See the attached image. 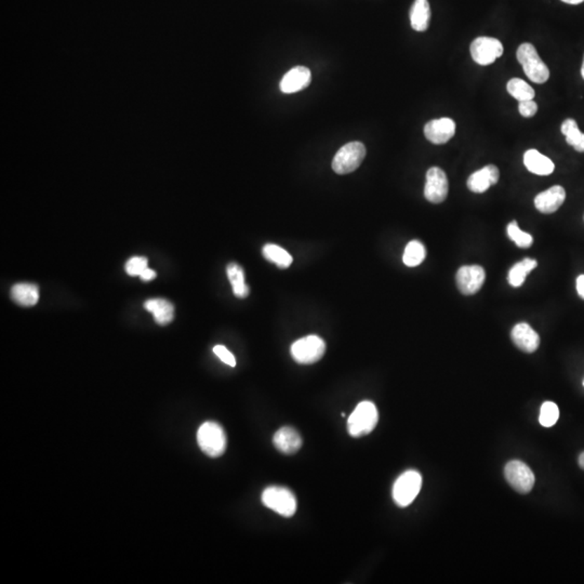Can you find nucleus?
I'll list each match as a JSON object with an SVG mask.
<instances>
[{
    "instance_id": "obj_2",
    "label": "nucleus",
    "mask_w": 584,
    "mask_h": 584,
    "mask_svg": "<svg viewBox=\"0 0 584 584\" xmlns=\"http://www.w3.org/2000/svg\"><path fill=\"white\" fill-rule=\"evenodd\" d=\"M197 442L201 451L211 458L222 456L226 449V435L222 426L217 422L201 424L197 432Z\"/></svg>"
},
{
    "instance_id": "obj_9",
    "label": "nucleus",
    "mask_w": 584,
    "mask_h": 584,
    "mask_svg": "<svg viewBox=\"0 0 584 584\" xmlns=\"http://www.w3.org/2000/svg\"><path fill=\"white\" fill-rule=\"evenodd\" d=\"M472 59L480 65L492 64L503 53L501 41L492 37H478L470 47Z\"/></svg>"
},
{
    "instance_id": "obj_29",
    "label": "nucleus",
    "mask_w": 584,
    "mask_h": 584,
    "mask_svg": "<svg viewBox=\"0 0 584 584\" xmlns=\"http://www.w3.org/2000/svg\"><path fill=\"white\" fill-rule=\"evenodd\" d=\"M559 418V410L557 405L552 402H544L540 412L539 421L542 426L551 428L557 422Z\"/></svg>"
},
{
    "instance_id": "obj_35",
    "label": "nucleus",
    "mask_w": 584,
    "mask_h": 584,
    "mask_svg": "<svg viewBox=\"0 0 584 584\" xmlns=\"http://www.w3.org/2000/svg\"><path fill=\"white\" fill-rule=\"evenodd\" d=\"M562 1L569 5H578V4L583 3L584 0H562Z\"/></svg>"
},
{
    "instance_id": "obj_16",
    "label": "nucleus",
    "mask_w": 584,
    "mask_h": 584,
    "mask_svg": "<svg viewBox=\"0 0 584 584\" xmlns=\"http://www.w3.org/2000/svg\"><path fill=\"white\" fill-rule=\"evenodd\" d=\"M499 177V169L494 165H488L470 175L468 180V189L477 194L486 192L490 186L497 184Z\"/></svg>"
},
{
    "instance_id": "obj_12",
    "label": "nucleus",
    "mask_w": 584,
    "mask_h": 584,
    "mask_svg": "<svg viewBox=\"0 0 584 584\" xmlns=\"http://www.w3.org/2000/svg\"><path fill=\"white\" fill-rule=\"evenodd\" d=\"M456 133V123L451 118L433 119L424 127V135L433 144H445Z\"/></svg>"
},
{
    "instance_id": "obj_31",
    "label": "nucleus",
    "mask_w": 584,
    "mask_h": 584,
    "mask_svg": "<svg viewBox=\"0 0 584 584\" xmlns=\"http://www.w3.org/2000/svg\"><path fill=\"white\" fill-rule=\"evenodd\" d=\"M213 353H215L224 364L229 365L231 367L236 366V360H235L234 355L227 350L224 346H215L213 348Z\"/></svg>"
},
{
    "instance_id": "obj_6",
    "label": "nucleus",
    "mask_w": 584,
    "mask_h": 584,
    "mask_svg": "<svg viewBox=\"0 0 584 584\" xmlns=\"http://www.w3.org/2000/svg\"><path fill=\"white\" fill-rule=\"evenodd\" d=\"M421 487V474L414 470L405 472L393 486V499L400 508H406L414 502Z\"/></svg>"
},
{
    "instance_id": "obj_19",
    "label": "nucleus",
    "mask_w": 584,
    "mask_h": 584,
    "mask_svg": "<svg viewBox=\"0 0 584 584\" xmlns=\"http://www.w3.org/2000/svg\"><path fill=\"white\" fill-rule=\"evenodd\" d=\"M524 163L530 172L538 175H549L553 173L555 166L549 157L544 156L537 149H529L524 155Z\"/></svg>"
},
{
    "instance_id": "obj_27",
    "label": "nucleus",
    "mask_w": 584,
    "mask_h": 584,
    "mask_svg": "<svg viewBox=\"0 0 584 584\" xmlns=\"http://www.w3.org/2000/svg\"><path fill=\"white\" fill-rule=\"evenodd\" d=\"M508 93L518 100L520 102L522 101H527V100H532L535 97V90L532 89L531 86L528 85L523 79H513L508 83L506 86Z\"/></svg>"
},
{
    "instance_id": "obj_26",
    "label": "nucleus",
    "mask_w": 584,
    "mask_h": 584,
    "mask_svg": "<svg viewBox=\"0 0 584 584\" xmlns=\"http://www.w3.org/2000/svg\"><path fill=\"white\" fill-rule=\"evenodd\" d=\"M426 247L419 240H412L405 248L402 261L409 268H414L421 264L426 259Z\"/></svg>"
},
{
    "instance_id": "obj_37",
    "label": "nucleus",
    "mask_w": 584,
    "mask_h": 584,
    "mask_svg": "<svg viewBox=\"0 0 584 584\" xmlns=\"http://www.w3.org/2000/svg\"><path fill=\"white\" fill-rule=\"evenodd\" d=\"M581 75L584 79V57H583V63H582V69H581Z\"/></svg>"
},
{
    "instance_id": "obj_10",
    "label": "nucleus",
    "mask_w": 584,
    "mask_h": 584,
    "mask_svg": "<svg viewBox=\"0 0 584 584\" xmlns=\"http://www.w3.org/2000/svg\"><path fill=\"white\" fill-rule=\"evenodd\" d=\"M449 184L445 171L438 167H432L426 172L424 196L430 203L440 204L448 196Z\"/></svg>"
},
{
    "instance_id": "obj_23",
    "label": "nucleus",
    "mask_w": 584,
    "mask_h": 584,
    "mask_svg": "<svg viewBox=\"0 0 584 584\" xmlns=\"http://www.w3.org/2000/svg\"><path fill=\"white\" fill-rule=\"evenodd\" d=\"M562 133L566 137V142L580 153H584V133L579 130L577 121L568 118L562 123Z\"/></svg>"
},
{
    "instance_id": "obj_14",
    "label": "nucleus",
    "mask_w": 584,
    "mask_h": 584,
    "mask_svg": "<svg viewBox=\"0 0 584 584\" xmlns=\"http://www.w3.org/2000/svg\"><path fill=\"white\" fill-rule=\"evenodd\" d=\"M511 338L516 348L525 353L536 352L540 346L539 334L526 322H520L514 326Z\"/></svg>"
},
{
    "instance_id": "obj_22",
    "label": "nucleus",
    "mask_w": 584,
    "mask_h": 584,
    "mask_svg": "<svg viewBox=\"0 0 584 584\" xmlns=\"http://www.w3.org/2000/svg\"><path fill=\"white\" fill-rule=\"evenodd\" d=\"M227 278L232 285L233 294L239 299H245L249 296V287L245 280V273L240 265L230 263L226 268Z\"/></svg>"
},
{
    "instance_id": "obj_17",
    "label": "nucleus",
    "mask_w": 584,
    "mask_h": 584,
    "mask_svg": "<svg viewBox=\"0 0 584 584\" xmlns=\"http://www.w3.org/2000/svg\"><path fill=\"white\" fill-rule=\"evenodd\" d=\"M273 444L283 454H294L302 447V438L294 428L284 426L275 433Z\"/></svg>"
},
{
    "instance_id": "obj_15",
    "label": "nucleus",
    "mask_w": 584,
    "mask_h": 584,
    "mask_svg": "<svg viewBox=\"0 0 584 584\" xmlns=\"http://www.w3.org/2000/svg\"><path fill=\"white\" fill-rule=\"evenodd\" d=\"M565 199L566 192L564 187L555 185L537 195L535 198V206L540 212L549 215L561 208Z\"/></svg>"
},
{
    "instance_id": "obj_36",
    "label": "nucleus",
    "mask_w": 584,
    "mask_h": 584,
    "mask_svg": "<svg viewBox=\"0 0 584 584\" xmlns=\"http://www.w3.org/2000/svg\"><path fill=\"white\" fill-rule=\"evenodd\" d=\"M578 462H579L580 468H581L582 470H584V452H582V454H580L579 460H578Z\"/></svg>"
},
{
    "instance_id": "obj_38",
    "label": "nucleus",
    "mask_w": 584,
    "mask_h": 584,
    "mask_svg": "<svg viewBox=\"0 0 584 584\" xmlns=\"http://www.w3.org/2000/svg\"><path fill=\"white\" fill-rule=\"evenodd\" d=\"M583 386H584V381H583Z\"/></svg>"
},
{
    "instance_id": "obj_21",
    "label": "nucleus",
    "mask_w": 584,
    "mask_h": 584,
    "mask_svg": "<svg viewBox=\"0 0 584 584\" xmlns=\"http://www.w3.org/2000/svg\"><path fill=\"white\" fill-rule=\"evenodd\" d=\"M430 20V8L428 0H414L410 10V23L416 32H426Z\"/></svg>"
},
{
    "instance_id": "obj_7",
    "label": "nucleus",
    "mask_w": 584,
    "mask_h": 584,
    "mask_svg": "<svg viewBox=\"0 0 584 584\" xmlns=\"http://www.w3.org/2000/svg\"><path fill=\"white\" fill-rule=\"evenodd\" d=\"M366 157V147L360 142H350L339 149L332 161V169L338 175L354 172Z\"/></svg>"
},
{
    "instance_id": "obj_3",
    "label": "nucleus",
    "mask_w": 584,
    "mask_h": 584,
    "mask_svg": "<svg viewBox=\"0 0 584 584\" xmlns=\"http://www.w3.org/2000/svg\"><path fill=\"white\" fill-rule=\"evenodd\" d=\"M517 60L530 81L536 83H544L549 81V67L538 55L535 46L527 43L520 45L517 49Z\"/></svg>"
},
{
    "instance_id": "obj_30",
    "label": "nucleus",
    "mask_w": 584,
    "mask_h": 584,
    "mask_svg": "<svg viewBox=\"0 0 584 584\" xmlns=\"http://www.w3.org/2000/svg\"><path fill=\"white\" fill-rule=\"evenodd\" d=\"M147 259L145 257H133L125 263V270L129 276H140L147 269Z\"/></svg>"
},
{
    "instance_id": "obj_24",
    "label": "nucleus",
    "mask_w": 584,
    "mask_h": 584,
    "mask_svg": "<svg viewBox=\"0 0 584 584\" xmlns=\"http://www.w3.org/2000/svg\"><path fill=\"white\" fill-rule=\"evenodd\" d=\"M263 257L279 269H288L294 259L282 247L274 244L265 245L262 249Z\"/></svg>"
},
{
    "instance_id": "obj_32",
    "label": "nucleus",
    "mask_w": 584,
    "mask_h": 584,
    "mask_svg": "<svg viewBox=\"0 0 584 584\" xmlns=\"http://www.w3.org/2000/svg\"><path fill=\"white\" fill-rule=\"evenodd\" d=\"M518 111H520L522 116L529 118V117L535 116L538 111V105L535 101L532 100H527V101H522L518 105Z\"/></svg>"
},
{
    "instance_id": "obj_13",
    "label": "nucleus",
    "mask_w": 584,
    "mask_h": 584,
    "mask_svg": "<svg viewBox=\"0 0 584 584\" xmlns=\"http://www.w3.org/2000/svg\"><path fill=\"white\" fill-rule=\"evenodd\" d=\"M312 74L306 67H297L287 72L283 77L279 88L284 93H296L310 86Z\"/></svg>"
},
{
    "instance_id": "obj_8",
    "label": "nucleus",
    "mask_w": 584,
    "mask_h": 584,
    "mask_svg": "<svg viewBox=\"0 0 584 584\" xmlns=\"http://www.w3.org/2000/svg\"><path fill=\"white\" fill-rule=\"evenodd\" d=\"M504 476L513 489L520 494H528L535 485L536 477L529 466L524 462L513 460L504 468Z\"/></svg>"
},
{
    "instance_id": "obj_34",
    "label": "nucleus",
    "mask_w": 584,
    "mask_h": 584,
    "mask_svg": "<svg viewBox=\"0 0 584 584\" xmlns=\"http://www.w3.org/2000/svg\"><path fill=\"white\" fill-rule=\"evenodd\" d=\"M577 291L579 296L584 300V275H580L577 278Z\"/></svg>"
},
{
    "instance_id": "obj_5",
    "label": "nucleus",
    "mask_w": 584,
    "mask_h": 584,
    "mask_svg": "<svg viewBox=\"0 0 584 584\" xmlns=\"http://www.w3.org/2000/svg\"><path fill=\"white\" fill-rule=\"evenodd\" d=\"M291 356L298 364L312 365L322 360L326 344L318 336H306L296 341L290 348Z\"/></svg>"
},
{
    "instance_id": "obj_25",
    "label": "nucleus",
    "mask_w": 584,
    "mask_h": 584,
    "mask_svg": "<svg viewBox=\"0 0 584 584\" xmlns=\"http://www.w3.org/2000/svg\"><path fill=\"white\" fill-rule=\"evenodd\" d=\"M538 262L534 259L526 258L520 262L516 263L509 272V283L511 286H522L525 282L526 277L534 269L537 268Z\"/></svg>"
},
{
    "instance_id": "obj_28",
    "label": "nucleus",
    "mask_w": 584,
    "mask_h": 584,
    "mask_svg": "<svg viewBox=\"0 0 584 584\" xmlns=\"http://www.w3.org/2000/svg\"><path fill=\"white\" fill-rule=\"evenodd\" d=\"M508 235H509L510 238L515 243L516 246L520 247V248H529L531 246L532 243H534V239H532V236L528 233L523 232V231L520 230V227H518L517 223L512 222L508 225Z\"/></svg>"
},
{
    "instance_id": "obj_1",
    "label": "nucleus",
    "mask_w": 584,
    "mask_h": 584,
    "mask_svg": "<svg viewBox=\"0 0 584 584\" xmlns=\"http://www.w3.org/2000/svg\"><path fill=\"white\" fill-rule=\"evenodd\" d=\"M379 421L378 409L374 402H360L348 420V434L353 437L368 435L376 428Z\"/></svg>"
},
{
    "instance_id": "obj_11",
    "label": "nucleus",
    "mask_w": 584,
    "mask_h": 584,
    "mask_svg": "<svg viewBox=\"0 0 584 584\" xmlns=\"http://www.w3.org/2000/svg\"><path fill=\"white\" fill-rule=\"evenodd\" d=\"M456 286L466 296L477 294L485 283V270L480 265H464L456 273Z\"/></svg>"
},
{
    "instance_id": "obj_20",
    "label": "nucleus",
    "mask_w": 584,
    "mask_h": 584,
    "mask_svg": "<svg viewBox=\"0 0 584 584\" xmlns=\"http://www.w3.org/2000/svg\"><path fill=\"white\" fill-rule=\"evenodd\" d=\"M11 298L19 306L31 308L39 301V288L35 284L19 283L12 287Z\"/></svg>"
},
{
    "instance_id": "obj_33",
    "label": "nucleus",
    "mask_w": 584,
    "mask_h": 584,
    "mask_svg": "<svg viewBox=\"0 0 584 584\" xmlns=\"http://www.w3.org/2000/svg\"><path fill=\"white\" fill-rule=\"evenodd\" d=\"M139 277L142 279L143 282H151L153 279L156 278V272L154 270H151V269L147 268L141 273Z\"/></svg>"
},
{
    "instance_id": "obj_18",
    "label": "nucleus",
    "mask_w": 584,
    "mask_h": 584,
    "mask_svg": "<svg viewBox=\"0 0 584 584\" xmlns=\"http://www.w3.org/2000/svg\"><path fill=\"white\" fill-rule=\"evenodd\" d=\"M144 308L153 314L155 322L161 326H166L173 320L175 306L166 299H149L144 303Z\"/></svg>"
},
{
    "instance_id": "obj_4",
    "label": "nucleus",
    "mask_w": 584,
    "mask_h": 584,
    "mask_svg": "<svg viewBox=\"0 0 584 584\" xmlns=\"http://www.w3.org/2000/svg\"><path fill=\"white\" fill-rule=\"evenodd\" d=\"M262 503L284 517H291L297 511L294 494L287 488L279 486H271L263 491Z\"/></svg>"
}]
</instances>
